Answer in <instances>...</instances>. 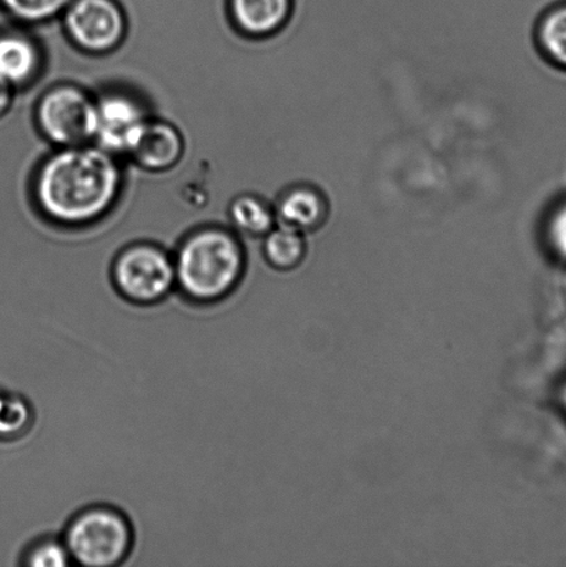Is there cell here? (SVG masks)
Segmentation results:
<instances>
[{
    "instance_id": "obj_1",
    "label": "cell",
    "mask_w": 566,
    "mask_h": 567,
    "mask_svg": "<svg viewBox=\"0 0 566 567\" xmlns=\"http://www.w3.org/2000/svg\"><path fill=\"white\" fill-rule=\"evenodd\" d=\"M121 159L94 143L54 148L33 174V204L55 226L80 229L97 224L124 190Z\"/></svg>"
},
{
    "instance_id": "obj_2",
    "label": "cell",
    "mask_w": 566,
    "mask_h": 567,
    "mask_svg": "<svg viewBox=\"0 0 566 567\" xmlns=\"http://www.w3.org/2000/svg\"><path fill=\"white\" fill-rule=\"evenodd\" d=\"M176 289L187 302L207 306L229 298L247 268L236 231L203 226L188 233L174 254Z\"/></svg>"
},
{
    "instance_id": "obj_3",
    "label": "cell",
    "mask_w": 566,
    "mask_h": 567,
    "mask_svg": "<svg viewBox=\"0 0 566 567\" xmlns=\"http://www.w3.org/2000/svg\"><path fill=\"white\" fill-rule=\"evenodd\" d=\"M130 519L109 505H92L66 524L63 540L72 564L88 567L121 565L133 547Z\"/></svg>"
},
{
    "instance_id": "obj_4",
    "label": "cell",
    "mask_w": 566,
    "mask_h": 567,
    "mask_svg": "<svg viewBox=\"0 0 566 567\" xmlns=\"http://www.w3.org/2000/svg\"><path fill=\"white\" fill-rule=\"evenodd\" d=\"M35 124L54 148L94 143L96 100L76 83H58L41 94L35 105Z\"/></svg>"
},
{
    "instance_id": "obj_5",
    "label": "cell",
    "mask_w": 566,
    "mask_h": 567,
    "mask_svg": "<svg viewBox=\"0 0 566 567\" xmlns=\"http://www.w3.org/2000/svg\"><path fill=\"white\" fill-rule=\"evenodd\" d=\"M111 281L126 302L153 306L176 288L174 255L154 243H135L121 249L111 266Z\"/></svg>"
},
{
    "instance_id": "obj_6",
    "label": "cell",
    "mask_w": 566,
    "mask_h": 567,
    "mask_svg": "<svg viewBox=\"0 0 566 567\" xmlns=\"http://www.w3.org/2000/svg\"><path fill=\"white\" fill-rule=\"evenodd\" d=\"M60 20L71 44L91 55L115 52L127 33V17L119 0H72Z\"/></svg>"
},
{
    "instance_id": "obj_7",
    "label": "cell",
    "mask_w": 566,
    "mask_h": 567,
    "mask_svg": "<svg viewBox=\"0 0 566 567\" xmlns=\"http://www.w3.org/2000/svg\"><path fill=\"white\" fill-rule=\"evenodd\" d=\"M96 100V133L94 144L125 158L133 138L152 118L147 104L137 93L124 87H109Z\"/></svg>"
},
{
    "instance_id": "obj_8",
    "label": "cell",
    "mask_w": 566,
    "mask_h": 567,
    "mask_svg": "<svg viewBox=\"0 0 566 567\" xmlns=\"http://www.w3.org/2000/svg\"><path fill=\"white\" fill-rule=\"evenodd\" d=\"M185 152V137L179 127L152 116L133 138L125 158L148 174H165L179 165Z\"/></svg>"
},
{
    "instance_id": "obj_9",
    "label": "cell",
    "mask_w": 566,
    "mask_h": 567,
    "mask_svg": "<svg viewBox=\"0 0 566 567\" xmlns=\"http://www.w3.org/2000/svg\"><path fill=\"white\" fill-rule=\"evenodd\" d=\"M43 66L42 44L27 27L14 24L0 30V80L19 92L38 80Z\"/></svg>"
},
{
    "instance_id": "obj_10",
    "label": "cell",
    "mask_w": 566,
    "mask_h": 567,
    "mask_svg": "<svg viewBox=\"0 0 566 567\" xmlns=\"http://www.w3.org/2000/svg\"><path fill=\"white\" fill-rule=\"evenodd\" d=\"M277 225L302 235L319 230L329 219L330 203L319 187L299 183L280 194L274 205Z\"/></svg>"
},
{
    "instance_id": "obj_11",
    "label": "cell",
    "mask_w": 566,
    "mask_h": 567,
    "mask_svg": "<svg viewBox=\"0 0 566 567\" xmlns=\"http://www.w3.org/2000/svg\"><path fill=\"white\" fill-rule=\"evenodd\" d=\"M227 9L237 32L260 41L285 30L296 9V0H227Z\"/></svg>"
},
{
    "instance_id": "obj_12",
    "label": "cell",
    "mask_w": 566,
    "mask_h": 567,
    "mask_svg": "<svg viewBox=\"0 0 566 567\" xmlns=\"http://www.w3.org/2000/svg\"><path fill=\"white\" fill-rule=\"evenodd\" d=\"M227 216L233 231L253 238L265 237L277 225L274 205L253 193L233 198Z\"/></svg>"
},
{
    "instance_id": "obj_13",
    "label": "cell",
    "mask_w": 566,
    "mask_h": 567,
    "mask_svg": "<svg viewBox=\"0 0 566 567\" xmlns=\"http://www.w3.org/2000/svg\"><path fill=\"white\" fill-rule=\"evenodd\" d=\"M307 252L305 235L286 226L276 225L264 237V257L276 270L291 271L299 268Z\"/></svg>"
},
{
    "instance_id": "obj_14",
    "label": "cell",
    "mask_w": 566,
    "mask_h": 567,
    "mask_svg": "<svg viewBox=\"0 0 566 567\" xmlns=\"http://www.w3.org/2000/svg\"><path fill=\"white\" fill-rule=\"evenodd\" d=\"M35 414L21 394L0 389V443H13L32 430Z\"/></svg>"
},
{
    "instance_id": "obj_15",
    "label": "cell",
    "mask_w": 566,
    "mask_h": 567,
    "mask_svg": "<svg viewBox=\"0 0 566 567\" xmlns=\"http://www.w3.org/2000/svg\"><path fill=\"white\" fill-rule=\"evenodd\" d=\"M72 0H0V9L16 25L35 27L60 20Z\"/></svg>"
},
{
    "instance_id": "obj_16",
    "label": "cell",
    "mask_w": 566,
    "mask_h": 567,
    "mask_svg": "<svg viewBox=\"0 0 566 567\" xmlns=\"http://www.w3.org/2000/svg\"><path fill=\"white\" fill-rule=\"evenodd\" d=\"M537 42L548 59L566 66V4L543 16L537 28Z\"/></svg>"
},
{
    "instance_id": "obj_17",
    "label": "cell",
    "mask_w": 566,
    "mask_h": 567,
    "mask_svg": "<svg viewBox=\"0 0 566 567\" xmlns=\"http://www.w3.org/2000/svg\"><path fill=\"white\" fill-rule=\"evenodd\" d=\"M21 564L31 567H64L72 565L63 537L44 536L22 553Z\"/></svg>"
},
{
    "instance_id": "obj_18",
    "label": "cell",
    "mask_w": 566,
    "mask_h": 567,
    "mask_svg": "<svg viewBox=\"0 0 566 567\" xmlns=\"http://www.w3.org/2000/svg\"><path fill=\"white\" fill-rule=\"evenodd\" d=\"M546 235L553 251L566 259V203L559 205L548 218Z\"/></svg>"
},
{
    "instance_id": "obj_19",
    "label": "cell",
    "mask_w": 566,
    "mask_h": 567,
    "mask_svg": "<svg viewBox=\"0 0 566 567\" xmlns=\"http://www.w3.org/2000/svg\"><path fill=\"white\" fill-rule=\"evenodd\" d=\"M16 89L11 87L8 82L0 80V120L10 113L16 99Z\"/></svg>"
},
{
    "instance_id": "obj_20",
    "label": "cell",
    "mask_w": 566,
    "mask_h": 567,
    "mask_svg": "<svg viewBox=\"0 0 566 567\" xmlns=\"http://www.w3.org/2000/svg\"><path fill=\"white\" fill-rule=\"evenodd\" d=\"M564 402H565V404H566V391H565V393H564Z\"/></svg>"
}]
</instances>
